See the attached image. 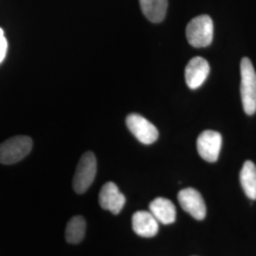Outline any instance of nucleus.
I'll list each match as a JSON object with an SVG mask.
<instances>
[{
  "mask_svg": "<svg viewBox=\"0 0 256 256\" xmlns=\"http://www.w3.org/2000/svg\"><path fill=\"white\" fill-rule=\"evenodd\" d=\"M210 74L209 63L202 57H194L186 66L185 81L189 88L196 90L206 81Z\"/></svg>",
  "mask_w": 256,
  "mask_h": 256,
  "instance_id": "obj_9",
  "label": "nucleus"
},
{
  "mask_svg": "<svg viewBox=\"0 0 256 256\" xmlns=\"http://www.w3.org/2000/svg\"><path fill=\"white\" fill-rule=\"evenodd\" d=\"M126 126L129 131L144 144H152L158 138V131L155 126L144 117L132 113L126 117Z\"/></svg>",
  "mask_w": 256,
  "mask_h": 256,
  "instance_id": "obj_5",
  "label": "nucleus"
},
{
  "mask_svg": "<svg viewBox=\"0 0 256 256\" xmlns=\"http://www.w3.org/2000/svg\"><path fill=\"white\" fill-rule=\"evenodd\" d=\"M142 10L149 21L160 23L165 18L168 0H140Z\"/></svg>",
  "mask_w": 256,
  "mask_h": 256,
  "instance_id": "obj_12",
  "label": "nucleus"
},
{
  "mask_svg": "<svg viewBox=\"0 0 256 256\" xmlns=\"http://www.w3.org/2000/svg\"><path fill=\"white\" fill-rule=\"evenodd\" d=\"M132 228L138 236L153 238L158 232V222L147 210H138L132 216Z\"/></svg>",
  "mask_w": 256,
  "mask_h": 256,
  "instance_id": "obj_10",
  "label": "nucleus"
},
{
  "mask_svg": "<svg viewBox=\"0 0 256 256\" xmlns=\"http://www.w3.org/2000/svg\"><path fill=\"white\" fill-rule=\"evenodd\" d=\"M178 200L183 210L194 218L202 220L206 216V206L202 194L194 188H186L178 192Z\"/></svg>",
  "mask_w": 256,
  "mask_h": 256,
  "instance_id": "obj_7",
  "label": "nucleus"
},
{
  "mask_svg": "<svg viewBox=\"0 0 256 256\" xmlns=\"http://www.w3.org/2000/svg\"><path fill=\"white\" fill-rule=\"evenodd\" d=\"M8 50V42L4 34V30L0 28V64L4 61Z\"/></svg>",
  "mask_w": 256,
  "mask_h": 256,
  "instance_id": "obj_15",
  "label": "nucleus"
},
{
  "mask_svg": "<svg viewBox=\"0 0 256 256\" xmlns=\"http://www.w3.org/2000/svg\"><path fill=\"white\" fill-rule=\"evenodd\" d=\"M97 173L95 155L88 151L81 156L74 178V189L77 194H84L92 186Z\"/></svg>",
  "mask_w": 256,
  "mask_h": 256,
  "instance_id": "obj_4",
  "label": "nucleus"
},
{
  "mask_svg": "<svg viewBox=\"0 0 256 256\" xmlns=\"http://www.w3.org/2000/svg\"><path fill=\"white\" fill-rule=\"evenodd\" d=\"M241 99L243 108L248 115L256 112V72L252 61L245 57L240 64Z\"/></svg>",
  "mask_w": 256,
  "mask_h": 256,
  "instance_id": "obj_1",
  "label": "nucleus"
},
{
  "mask_svg": "<svg viewBox=\"0 0 256 256\" xmlns=\"http://www.w3.org/2000/svg\"><path fill=\"white\" fill-rule=\"evenodd\" d=\"M86 223L80 216H74L68 221L66 229V239L70 244H78L82 242L86 234Z\"/></svg>",
  "mask_w": 256,
  "mask_h": 256,
  "instance_id": "obj_14",
  "label": "nucleus"
},
{
  "mask_svg": "<svg viewBox=\"0 0 256 256\" xmlns=\"http://www.w3.org/2000/svg\"><path fill=\"white\" fill-rule=\"evenodd\" d=\"M240 183L248 198L256 200V166L252 162L247 160L240 172Z\"/></svg>",
  "mask_w": 256,
  "mask_h": 256,
  "instance_id": "obj_13",
  "label": "nucleus"
},
{
  "mask_svg": "<svg viewBox=\"0 0 256 256\" xmlns=\"http://www.w3.org/2000/svg\"><path fill=\"white\" fill-rule=\"evenodd\" d=\"M99 203L104 210H110L113 214H118L126 204V196L115 183L110 182L102 187Z\"/></svg>",
  "mask_w": 256,
  "mask_h": 256,
  "instance_id": "obj_8",
  "label": "nucleus"
},
{
  "mask_svg": "<svg viewBox=\"0 0 256 256\" xmlns=\"http://www.w3.org/2000/svg\"><path fill=\"white\" fill-rule=\"evenodd\" d=\"M214 23L209 16L203 14L192 18L186 28V37L191 46H208L212 41Z\"/></svg>",
  "mask_w": 256,
  "mask_h": 256,
  "instance_id": "obj_3",
  "label": "nucleus"
},
{
  "mask_svg": "<svg viewBox=\"0 0 256 256\" xmlns=\"http://www.w3.org/2000/svg\"><path fill=\"white\" fill-rule=\"evenodd\" d=\"M32 148V140L28 136H16L0 144V164H14L25 158Z\"/></svg>",
  "mask_w": 256,
  "mask_h": 256,
  "instance_id": "obj_2",
  "label": "nucleus"
},
{
  "mask_svg": "<svg viewBox=\"0 0 256 256\" xmlns=\"http://www.w3.org/2000/svg\"><path fill=\"white\" fill-rule=\"evenodd\" d=\"M222 137L218 132L206 130L200 135L196 142L198 154L208 162H214L220 156Z\"/></svg>",
  "mask_w": 256,
  "mask_h": 256,
  "instance_id": "obj_6",
  "label": "nucleus"
},
{
  "mask_svg": "<svg viewBox=\"0 0 256 256\" xmlns=\"http://www.w3.org/2000/svg\"><path fill=\"white\" fill-rule=\"evenodd\" d=\"M149 212L158 223L169 225L176 220V207L173 202L164 198H158L149 204Z\"/></svg>",
  "mask_w": 256,
  "mask_h": 256,
  "instance_id": "obj_11",
  "label": "nucleus"
}]
</instances>
